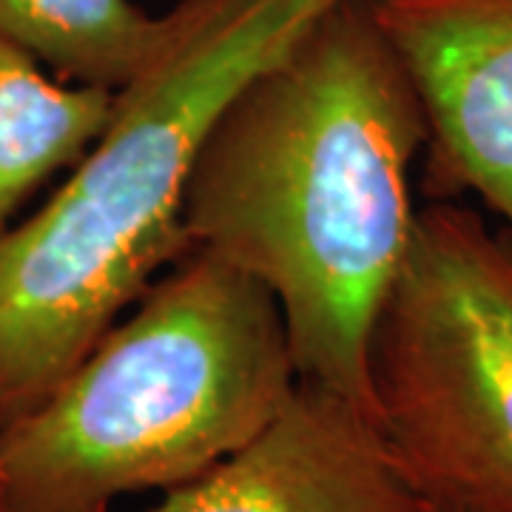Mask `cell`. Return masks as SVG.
I'll use <instances>...</instances> for the list:
<instances>
[{"instance_id": "1", "label": "cell", "mask_w": 512, "mask_h": 512, "mask_svg": "<svg viewBox=\"0 0 512 512\" xmlns=\"http://www.w3.org/2000/svg\"><path fill=\"white\" fill-rule=\"evenodd\" d=\"M424 140L373 0H333L228 97L185 180L191 245L274 293L299 379L373 419L367 339L413 239Z\"/></svg>"}, {"instance_id": "2", "label": "cell", "mask_w": 512, "mask_h": 512, "mask_svg": "<svg viewBox=\"0 0 512 512\" xmlns=\"http://www.w3.org/2000/svg\"><path fill=\"white\" fill-rule=\"evenodd\" d=\"M333 0H177L106 128L52 200L0 237V430L35 410L194 245V154L239 86Z\"/></svg>"}, {"instance_id": "3", "label": "cell", "mask_w": 512, "mask_h": 512, "mask_svg": "<svg viewBox=\"0 0 512 512\" xmlns=\"http://www.w3.org/2000/svg\"><path fill=\"white\" fill-rule=\"evenodd\" d=\"M296 382L274 293L191 248L0 430V512H109L120 495L177 490L254 441Z\"/></svg>"}, {"instance_id": "4", "label": "cell", "mask_w": 512, "mask_h": 512, "mask_svg": "<svg viewBox=\"0 0 512 512\" xmlns=\"http://www.w3.org/2000/svg\"><path fill=\"white\" fill-rule=\"evenodd\" d=\"M376 421L430 507L512 512V231L427 200L367 339Z\"/></svg>"}, {"instance_id": "5", "label": "cell", "mask_w": 512, "mask_h": 512, "mask_svg": "<svg viewBox=\"0 0 512 512\" xmlns=\"http://www.w3.org/2000/svg\"><path fill=\"white\" fill-rule=\"evenodd\" d=\"M419 92L427 200L473 194L512 231V0H373Z\"/></svg>"}, {"instance_id": "6", "label": "cell", "mask_w": 512, "mask_h": 512, "mask_svg": "<svg viewBox=\"0 0 512 512\" xmlns=\"http://www.w3.org/2000/svg\"><path fill=\"white\" fill-rule=\"evenodd\" d=\"M148 512H430V504L373 416L299 379L254 441Z\"/></svg>"}, {"instance_id": "7", "label": "cell", "mask_w": 512, "mask_h": 512, "mask_svg": "<svg viewBox=\"0 0 512 512\" xmlns=\"http://www.w3.org/2000/svg\"><path fill=\"white\" fill-rule=\"evenodd\" d=\"M114 89L66 83L0 35V237L23 202L100 137Z\"/></svg>"}, {"instance_id": "8", "label": "cell", "mask_w": 512, "mask_h": 512, "mask_svg": "<svg viewBox=\"0 0 512 512\" xmlns=\"http://www.w3.org/2000/svg\"><path fill=\"white\" fill-rule=\"evenodd\" d=\"M0 35L66 83L117 92L154 52L163 15L131 0H0Z\"/></svg>"}, {"instance_id": "9", "label": "cell", "mask_w": 512, "mask_h": 512, "mask_svg": "<svg viewBox=\"0 0 512 512\" xmlns=\"http://www.w3.org/2000/svg\"><path fill=\"white\" fill-rule=\"evenodd\" d=\"M430 512H458V510H450V507H430Z\"/></svg>"}]
</instances>
